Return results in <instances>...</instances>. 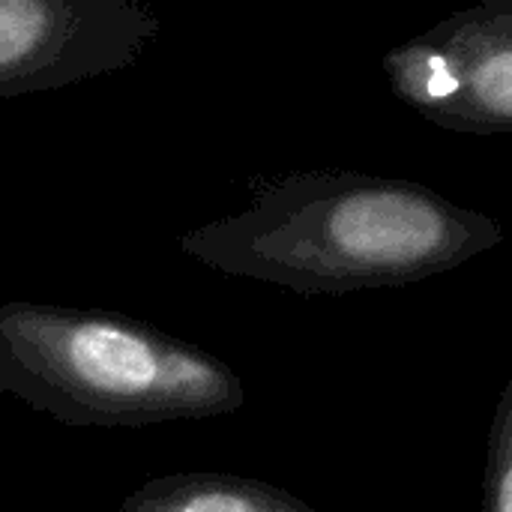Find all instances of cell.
I'll list each match as a JSON object with an SVG mask.
<instances>
[{
    "label": "cell",
    "mask_w": 512,
    "mask_h": 512,
    "mask_svg": "<svg viewBox=\"0 0 512 512\" xmlns=\"http://www.w3.org/2000/svg\"><path fill=\"white\" fill-rule=\"evenodd\" d=\"M504 228L441 192L357 171H303L258 189L234 216L183 234L201 264L297 294L396 288L495 249Z\"/></svg>",
    "instance_id": "1"
},
{
    "label": "cell",
    "mask_w": 512,
    "mask_h": 512,
    "mask_svg": "<svg viewBox=\"0 0 512 512\" xmlns=\"http://www.w3.org/2000/svg\"><path fill=\"white\" fill-rule=\"evenodd\" d=\"M396 99L471 135L512 132V0L459 9L384 57Z\"/></svg>",
    "instance_id": "3"
},
{
    "label": "cell",
    "mask_w": 512,
    "mask_h": 512,
    "mask_svg": "<svg viewBox=\"0 0 512 512\" xmlns=\"http://www.w3.org/2000/svg\"><path fill=\"white\" fill-rule=\"evenodd\" d=\"M120 512H318L306 501L237 474L189 471L153 477L120 501Z\"/></svg>",
    "instance_id": "5"
},
{
    "label": "cell",
    "mask_w": 512,
    "mask_h": 512,
    "mask_svg": "<svg viewBox=\"0 0 512 512\" xmlns=\"http://www.w3.org/2000/svg\"><path fill=\"white\" fill-rule=\"evenodd\" d=\"M0 390L66 426L141 429L237 414V372L210 351L102 309L0 303Z\"/></svg>",
    "instance_id": "2"
},
{
    "label": "cell",
    "mask_w": 512,
    "mask_h": 512,
    "mask_svg": "<svg viewBox=\"0 0 512 512\" xmlns=\"http://www.w3.org/2000/svg\"><path fill=\"white\" fill-rule=\"evenodd\" d=\"M159 33L138 0H0V99L120 72Z\"/></svg>",
    "instance_id": "4"
},
{
    "label": "cell",
    "mask_w": 512,
    "mask_h": 512,
    "mask_svg": "<svg viewBox=\"0 0 512 512\" xmlns=\"http://www.w3.org/2000/svg\"><path fill=\"white\" fill-rule=\"evenodd\" d=\"M483 512H512V378L507 381L489 432Z\"/></svg>",
    "instance_id": "6"
}]
</instances>
